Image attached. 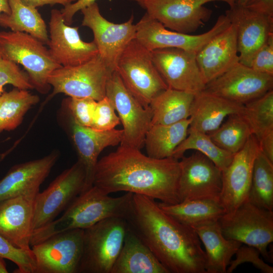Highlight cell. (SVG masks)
Returning <instances> with one entry per match:
<instances>
[{"label": "cell", "mask_w": 273, "mask_h": 273, "mask_svg": "<svg viewBox=\"0 0 273 273\" xmlns=\"http://www.w3.org/2000/svg\"><path fill=\"white\" fill-rule=\"evenodd\" d=\"M245 7L254 12L273 17V0H250Z\"/></svg>", "instance_id": "ee69618b"}, {"label": "cell", "mask_w": 273, "mask_h": 273, "mask_svg": "<svg viewBox=\"0 0 273 273\" xmlns=\"http://www.w3.org/2000/svg\"><path fill=\"white\" fill-rule=\"evenodd\" d=\"M188 150L202 153L221 171L230 164L234 156L216 145L207 133L189 128L186 138L175 149L172 157L179 160Z\"/></svg>", "instance_id": "836d02e7"}, {"label": "cell", "mask_w": 273, "mask_h": 273, "mask_svg": "<svg viewBox=\"0 0 273 273\" xmlns=\"http://www.w3.org/2000/svg\"><path fill=\"white\" fill-rule=\"evenodd\" d=\"M225 15L236 30L239 62L249 67L254 54L273 35V17L236 4Z\"/></svg>", "instance_id": "ffe728a7"}, {"label": "cell", "mask_w": 273, "mask_h": 273, "mask_svg": "<svg viewBox=\"0 0 273 273\" xmlns=\"http://www.w3.org/2000/svg\"><path fill=\"white\" fill-rule=\"evenodd\" d=\"M191 122L189 117L171 124H152L144 141L147 155L155 159L172 157L175 149L186 138Z\"/></svg>", "instance_id": "f1b7e54d"}, {"label": "cell", "mask_w": 273, "mask_h": 273, "mask_svg": "<svg viewBox=\"0 0 273 273\" xmlns=\"http://www.w3.org/2000/svg\"><path fill=\"white\" fill-rule=\"evenodd\" d=\"M195 95L167 88L151 102L152 124H171L190 117Z\"/></svg>", "instance_id": "83f0119b"}, {"label": "cell", "mask_w": 273, "mask_h": 273, "mask_svg": "<svg viewBox=\"0 0 273 273\" xmlns=\"http://www.w3.org/2000/svg\"><path fill=\"white\" fill-rule=\"evenodd\" d=\"M196 60L206 84L239 62L237 32L231 25L196 53Z\"/></svg>", "instance_id": "cb8c5ba5"}, {"label": "cell", "mask_w": 273, "mask_h": 273, "mask_svg": "<svg viewBox=\"0 0 273 273\" xmlns=\"http://www.w3.org/2000/svg\"><path fill=\"white\" fill-rule=\"evenodd\" d=\"M49 27V51L61 66L80 65L99 54L94 41L85 42L81 39L78 27H71L65 23L60 10L51 11Z\"/></svg>", "instance_id": "d6986e66"}, {"label": "cell", "mask_w": 273, "mask_h": 273, "mask_svg": "<svg viewBox=\"0 0 273 273\" xmlns=\"http://www.w3.org/2000/svg\"><path fill=\"white\" fill-rule=\"evenodd\" d=\"M68 129L78 160L85 173L84 191L93 186L94 175L98 158L106 148L120 144L122 129L101 131L78 125L68 116Z\"/></svg>", "instance_id": "44dd1931"}, {"label": "cell", "mask_w": 273, "mask_h": 273, "mask_svg": "<svg viewBox=\"0 0 273 273\" xmlns=\"http://www.w3.org/2000/svg\"><path fill=\"white\" fill-rule=\"evenodd\" d=\"M113 71L99 54L80 65L61 66L48 78L53 88L50 98L64 94L70 97L90 98L98 101L106 96L107 83Z\"/></svg>", "instance_id": "ba28073f"}, {"label": "cell", "mask_w": 273, "mask_h": 273, "mask_svg": "<svg viewBox=\"0 0 273 273\" xmlns=\"http://www.w3.org/2000/svg\"><path fill=\"white\" fill-rule=\"evenodd\" d=\"M10 13L9 0H0V16L2 14H9Z\"/></svg>", "instance_id": "7dc6e473"}, {"label": "cell", "mask_w": 273, "mask_h": 273, "mask_svg": "<svg viewBox=\"0 0 273 273\" xmlns=\"http://www.w3.org/2000/svg\"><path fill=\"white\" fill-rule=\"evenodd\" d=\"M244 105L205 91L195 95L189 128L208 133L217 129L224 119L242 114Z\"/></svg>", "instance_id": "d4e9b609"}, {"label": "cell", "mask_w": 273, "mask_h": 273, "mask_svg": "<svg viewBox=\"0 0 273 273\" xmlns=\"http://www.w3.org/2000/svg\"><path fill=\"white\" fill-rule=\"evenodd\" d=\"M0 257L8 259L17 266L16 273H35L36 262L31 249L16 247L0 235Z\"/></svg>", "instance_id": "8d00e7d4"}, {"label": "cell", "mask_w": 273, "mask_h": 273, "mask_svg": "<svg viewBox=\"0 0 273 273\" xmlns=\"http://www.w3.org/2000/svg\"><path fill=\"white\" fill-rule=\"evenodd\" d=\"M97 101L90 98L70 97L64 101L67 116L76 124L87 127L91 125Z\"/></svg>", "instance_id": "74e56055"}, {"label": "cell", "mask_w": 273, "mask_h": 273, "mask_svg": "<svg viewBox=\"0 0 273 273\" xmlns=\"http://www.w3.org/2000/svg\"><path fill=\"white\" fill-rule=\"evenodd\" d=\"M180 159L178 183L180 202L192 199L219 201L222 188V171L198 151Z\"/></svg>", "instance_id": "9a60e30c"}, {"label": "cell", "mask_w": 273, "mask_h": 273, "mask_svg": "<svg viewBox=\"0 0 273 273\" xmlns=\"http://www.w3.org/2000/svg\"><path fill=\"white\" fill-rule=\"evenodd\" d=\"M235 255L236 258L231 261L226 273H231L240 264L248 262L252 263L263 273L273 272V267L260 258L259 251L253 247L242 245Z\"/></svg>", "instance_id": "60d3db41"}, {"label": "cell", "mask_w": 273, "mask_h": 273, "mask_svg": "<svg viewBox=\"0 0 273 273\" xmlns=\"http://www.w3.org/2000/svg\"><path fill=\"white\" fill-rule=\"evenodd\" d=\"M83 15L82 25L90 28L99 54L113 71L121 54L132 39L135 38L136 28L131 15L127 21L120 24L110 22L101 14L95 2L80 10Z\"/></svg>", "instance_id": "5bb4252c"}, {"label": "cell", "mask_w": 273, "mask_h": 273, "mask_svg": "<svg viewBox=\"0 0 273 273\" xmlns=\"http://www.w3.org/2000/svg\"><path fill=\"white\" fill-rule=\"evenodd\" d=\"M249 67L257 72L273 75V35L254 54Z\"/></svg>", "instance_id": "b9f144b4"}, {"label": "cell", "mask_w": 273, "mask_h": 273, "mask_svg": "<svg viewBox=\"0 0 273 273\" xmlns=\"http://www.w3.org/2000/svg\"><path fill=\"white\" fill-rule=\"evenodd\" d=\"M120 122L115 108L108 98L105 96L97 101L90 127L101 131L109 130L115 128Z\"/></svg>", "instance_id": "ab89813d"}, {"label": "cell", "mask_w": 273, "mask_h": 273, "mask_svg": "<svg viewBox=\"0 0 273 273\" xmlns=\"http://www.w3.org/2000/svg\"><path fill=\"white\" fill-rule=\"evenodd\" d=\"M128 229L124 218L114 217L84 230L78 273H111Z\"/></svg>", "instance_id": "5b68a950"}, {"label": "cell", "mask_w": 273, "mask_h": 273, "mask_svg": "<svg viewBox=\"0 0 273 273\" xmlns=\"http://www.w3.org/2000/svg\"><path fill=\"white\" fill-rule=\"evenodd\" d=\"M250 0H235L236 5L245 6Z\"/></svg>", "instance_id": "681fc988"}, {"label": "cell", "mask_w": 273, "mask_h": 273, "mask_svg": "<svg viewBox=\"0 0 273 273\" xmlns=\"http://www.w3.org/2000/svg\"><path fill=\"white\" fill-rule=\"evenodd\" d=\"M10 13L0 16V26L11 31L28 33L47 44L49 33L45 21L37 8L28 6L20 0H9Z\"/></svg>", "instance_id": "4dcf8cb0"}, {"label": "cell", "mask_w": 273, "mask_h": 273, "mask_svg": "<svg viewBox=\"0 0 273 273\" xmlns=\"http://www.w3.org/2000/svg\"><path fill=\"white\" fill-rule=\"evenodd\" d=\"M125 219L169 273H206L205 253L194 230L165 212L155 199L133 194Z\"/></svg>", "instance_id": "6da1fadb"}, {"label": "cell", "mask_w": 273, "mask_h": 273, "mask_svg": "<svg viewBox=\"0 0 273 273\" xmlns=\"http://www.w3.org/2000/svg\"><path fill=\"white\" fill-rule=\"evenodd\" d=\"M106 96L112 103L123 126L120 145L141 149L151 125L152 111L143 107L124 85L116 70L107 83Z\"/></svg>", "instance_id": "8fae6325"}, {"label": "cell", "mask_w": 273, "mask_h": 273, "mask_svg": "<svg viewBox=\"0 0 273 273\" xmlns=\"http://www.w3.org/2000/svg\"><path fill=\"white\" fill-rule=\"evenodd\" d=\"M132 195L133 194L127 192L121 196L112 197L93 186L78 195L61 216L34 230L30 245H34L65 231L86 229L108 218H125Z\"/></svg>", "instance_id": "3957f363"}, {"label": "cell", "mask_w": 273, "mask_h": 273, "mask_svg": "<svg viewBox=\"0 0 273 273\" xmlns=\"http://www.w3.org/2000/svg\"><path fill=\"white\" fill-rule=\"evenodd\" d=\"M84 230L62 232L31 247L35 273H78L83 248Z\"/></svg>", "instance_id": "7c38bea8"}, {"label": "cell", "mask_w": 273, "mask_h": 273, "mask_svg": "<svg viewBox=\"0 0 273 273\" xmlns=\"http://www.w3.org/2000/svg\"><path fill=\"white\" fill-rule=\"evenodd\" d=\"M11 84L19 89H34L27 72L17 64L0 56V96L4 93V86Z\"/></svg>", "instance_id": "f35d334b"}, {"label": "cell", "mask_w": 273, "mask_h": 273, "mask_svg": "<svg viewBox=\"0 0 273 273\" xmlns=\"http://www.w3.org/2000/svg\"><path fill=\"white\" fill-rule=\"evenodd\" d=\"M153 63L168 88L195 95L206 84L196 60V53L167 48L151 51Z\"/></svg>", "instance_id": "ac0fdd59"}, {"label": "cell", "mask_w": 273, "mask_h": 273, "mask_svg": "<svg viewBox=\"0 0 273 273\" xmlns=\"http://www.w3.org/2000/svg\"><path fill=\"white\" fill-rule=\"evenodd\" d=\"M32 35L21 32L0 31V56L21 65L37 92L48 93L50 74L61 67L51 57L48 48Z\"/></svg>", "instance_id": "277c9868"}, {"label": "cell", "mask_w": 273, "mask_h": 273, "mask_svg": "<svg viewBox=\"0 0 273 273\" xmlns=\"http://www.w3.org/2000/svg\"><path fill=\"white\" fill-rule=\"evenodd\" d=\"M111 273L169 272L129 228Z\"/></svg>", "instance_id": "4316f807"}, {"label": "cell", "mask_w": 273, "mask_h": 273, "mask_svg": "<svg viewBox=\"0 0 273 273\" xmlns=\"http://www.w3.org/2000/svg\"><path fill=\"white\" fill-rule=\"evenodd\" d=\"M207 134L218 147L234 155L242 149L253 134L241 114L228 116L217 129Z\"/></svg>", "instance_id": "e575fe53"}, {"label": "cell", "mask_w": 273, "mask_h": 273, "mask_svg": "<svg viewBox=\"0 0 273 273\" xmlns=\"http://www.w3.org/2000/svg\"><path fill=\"white\" fill-rule=\"evenodd\" d=\"M8 272L4 259L0 257V273Z\"/></svg>", "instance_id": "c3c4849f"}, {"label": "cell", "mask_w": 273, "mask_h": 273, "mask_svg": "<svg viewBox=\"0 0 273 273\" xmlns=\"http://www.w3.org/2000/svg\"><path fill=\"white\" fill-rule=\"evenodd\" d=\"M116 71L124 85L144 107L168 88L156 68L151 51L135 38L130 41L117 61Z\"/></svg>", "instance_id": "8992f818"}, {"label": "cell", "mask_w": 273, "mask_h": 273, "mask_svg": "<svg viewBox=\"0 0 273 273\" xmlns=\"http://www.w3.org/2000/svg\"><path fill=\"white\" fill-rule=\"evenodd\" d=\"M85 184V171L77 161L58 175L43 192L37 193L34 203L33 231L57 218L84 191Z\"/></svg>", "instance_id": "9c48e42d"}, {"label": "cell", "mask_w": 273, "mask_h": 273, "mask_svg": "<svg viewBox=\"0 0 273 273\" xmlns=\"http://www.w3.org/2000/svg\"><path fill=\"white\" fill-rule=\"evenodd\" d=\"M241 115L258 141L273 131V90L245 104Z\"/></svg>", "instance_id": "d590c367"}, {"label": "cell", "mask_w": 273, "mask_h": 273, "mask_svg": "<svg viewBox=\"0 0 273 273\" xmlns=\"http://www.w3.org/2000/svg\"><path fill=\"white\" fill-rule=\"evenodd\" d=\"M23 4L28 6L37 8L44 5L51 6L60 4L64 7L75 2L77 0H20Z\"/></svg>", "instance_id": "bcb514c9"}, {"label": "cell", "mask_w": 273, "mask_h": 273, "mask_svg": "<svg viewBox=\"0 0 273 273\" xmlns=\"http://www.w3.org/2000/svg\"><path fill=\"white\" fill-rule=\"evenodd\" d=\"M223 235L228 239L256 248L269 261L267 250L273 242V211L256 206L248 200L218 220Z\"/></svg>", "instance_id": "52a82bcc"}, {"label": "cell", "mask_w": 273, "mask_h": 273, "mask_svg": "<svg viewBox=\"0 0 273 273\" xmlns=\"http://www.w3.org/2000/svg\"><path fill=\"white\" fill-rule=\"evenodd\" d=\"M272 87L273 75L257 72L239 62L207 83L203 91L245 105Z\"/></svg>", "instance_id": "e0dca14e"}, {"label": "cell", "mask_w": 273, "mask_h": 273, "mask_svg": "<svg viewBox=\"0 0 273 273\" xmlns=\"http://www.w3.org/2000/svg\"><path fill=\"white\" fill-rule=\"evenodd\" d=\"M59 156L54 150L42 158L14 166L0 180V201L20 195L36 196Z\"/></svg>", "instance_id": "7402d4cb"}, {"label": "cell", "mask_w": 273, "mask_h": 273, "mask_svg": "<svg viewBox=\"0 0 273 273\" xmlns=\"http://www.w3.org/2000/svg\"><path fill=\"white\" fill-rule=\"evenodd\" d=\"M192 228L205 248L206 273H226L232 257L242 244L226 239L218 221L200 224Z\"/></svg>", "instance_id": "484cf974"}, {"label": "cell", "mask_w": 273, "mask_h": 273, "mask_svg": "<svg viewBox=\"0 0 273 273\" xmlns=\"http://www.w3.org/2000/svg\"><path fill=\"white\" fill-rule=\"evenodd\" d=\"M258 143L260 152L273 162V131L264 136Z\"/></svg>", "instance_id": "f6af8a7d"}, {"label": "cell", "mask_w": 273, "mask_h": 273, "mask_svg": "<svg viewBox=\"0 0 273 273\" xmlns=\"http://www.w3.org/2000/svg\"><path fill=\"white\" fill-rule=\"evenodd\" d=\"M248 201L257 207L273 211V162L260 151L254 164Z\"/></svg>", "instance_id": "d6a6232c"}, {"label": "cell", "mask_w": 273, "mask_h": 273, "mask_svg": "<svg viewBox=\"0 0 273 273\" xmlns=\"http://www.w3.org/2000/svg\"><path fill=\"white\" fill-rule=\"evenodd\" d=\"M166 213L191 228L204 223L218 221L225 213L218 201L192 199L169 204L158 203Z\"/></svg>", "instance_id": "f546056e"}, {"label": "cell", "mask_w": 273, "mask_h": 273, "mask_svg": "<svg viewBox=\"0 0 273 273\" xmlns=\"http://www.w3.org/2000/svg\"><path fill=\"white\" fill-rule=\"evenodd\" d=\"M35 196L20 195L0 201V235L17 247L31 249Z\"/></svg>", "instance_id": "603a6c76"}, {"label": "cell", "mask_w": 273, "mask_h": 273, "mask_svg": "<svg viewBox=\"0 0 273 273\" xmlns=\"http://www.w3.org/2000/svg\"><path fill=\"white\" fill-rule=\"evenodd\" d=\"M97 0H77L62 9V13L65 23L70 25L73 22V17L79 11L95 3Z\"/></svg>", "instance_id": "7bdbcfd3"}, {"label": "cell", "mask_w": 273, "mask_h": 273, "mask_svg": "<svg viewBox=\"0 0 273 273\" xmlns=\"http://www.w3.org/2000/svg\"><path fill=\"white\" fill-rule=\"evenodd\" d=\"M179 174L177 159H155L140 149L120 145L98 161L93 186L108 195L124 191L172 204L180 202Z\"/></svg>", "instance_id": "7a4b0ae2"}, {"label": "cell", "mask_w": 273, "mask_h": 273, "mask_svg": "<svg viewBox=\"0 0 273 273\" xmlns=\"http://www.w3.org/2000/svg\"><path fill=\"white\" fill-rule=\"evenodd\" d=\"M146 10L151 18L165 28L180 33L194 32L210 19L212 11L204 5L222 2L230 7L235 0H131Z\"/></svg>", "instance_id": "30bf717a"}, {"label": "cell", "mask_w": 273, "mask_h": 273, "mask_svg": "<svg viewBox=\"0 0 273 273\" xmlns=\"http://www.w3.org/2000/svg\"><path fill=\"white\" fill-rule=\"evenodd\" d=\"M260 151L259 143L252 134L244 146L235 154L222 171V188L219 202L225 213L234 211L248 200L254 164Z\"/></svg>", "instance_id": "2e32d148"}, {"label": "cell", "mask_w": 273, "mask_h": 273, "mask_svg": "<svg viewBox=\"0 0 273 273\" xmlns=\"http://www.w3.org/2000/svg\"><path fill=\"white\" fill-rule=\"evenodd\" d=\"M39 101V97L27 90L15 88L0 96V133L16 129L28 110Z\"/></svg>", "instance_id": "1f68e13d"}, {"label": "cell", "mask_w": 273, "mask_h": 273, "mask_svg": "<svg viewBox=\"0 0 273 273\" xmlns=\"http://www.w3.org/2000/svg\"><path fill=\"white\" fill-rule=\"evenodd\" d=\"M231 25L228 17L220 15L208 31L197 35L180 33L165 28L146 13L137 23L135 39L150 51L174 48L197 53L215 35Z\"/></svg>", "instance_id": "4fadbf2b"}]
</instances>
